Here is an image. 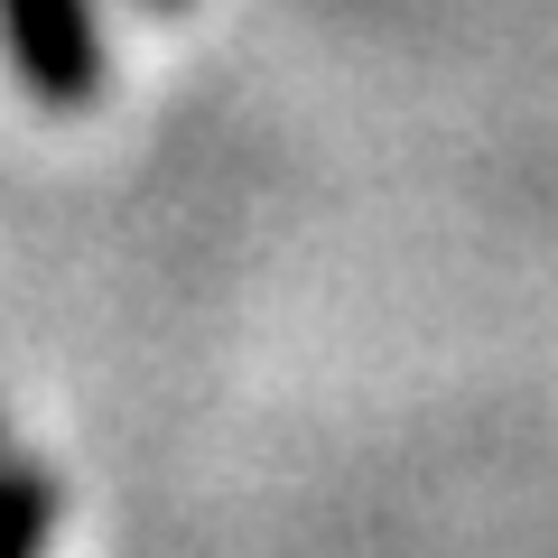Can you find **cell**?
Segmentation results:
<instances>
[{
  "instance_id": "cell-1",
  "label": "cell",
  "mask_w": 558,
  "mask_h": 558,
  "mask_svg": "<svg viewBox=\"0 0 558 558\" xmlns=\"http://www.w3.org/2000/svg\"><path fill=\"white\" fill-rule=\"evenodd\" d=\"M0 47H10V75L47 112H84L102 94V75H112L102 0H0Z\"/></svg>"
},
{
  "instance_id": "cell-2",
  "label": "cell",
  "mask_w": 558,
  "mask_h": 558,
  "mask_svg": "<svg viewBox=\"0 0 558 558\" xmlns=\"http://www.w3.org/2000/svg\"><path fill=\"white\" fill-rule=\"evenodd\" d=\"M57 512H65L57 465L20 457V447H0V558H28L47 531H57Z\"/></svg>"
},
{
  "instance_id": "cell-3",
  "label": "cell",
  "mask_w": 558,
  "mask_h": 558,
  "mask_svg": "<svg viewBox=\"0 0 558 558\" xmlns=\"http://www.w3.org/2000/svg\"><path fill=\"white\" fill-rule=\"evenodd\" d=\"M140 10H186V0H140Z\"/></svg>"
},
{
  "instance_id": "cell-4",
  "label": "cell",
  "mask_w": 558,
  "mask_h": 558,
  "mask_svg": "<svg viewBox=\"0 0 558 558\" xmlns=\"http://www.w3.org/2000/svg\"><path fill=\"white\" fill-rule=\"evenodd\" d=\"M0 447H10V438H0Z\"/></svg>"
}]
</instances>
